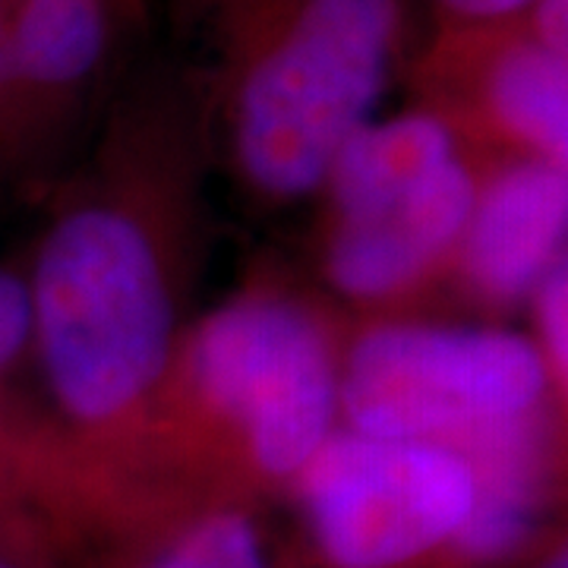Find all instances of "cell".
<instances>
[{"label": "cell", "mask_w": 568, "mask_h": 568, "mask_svg": "<svg viewBox=\"0 0 568 568\" xmlns=\"http://www.w3.org/2000/svg\"><path fill=\"white\" fill-rule=\"evenodd\" d=\"M222 44V118L244 181L297 200L379 114L402 51V0H200Z\"/></svg>", "instance_id": "6da1fadb"}, {"label": "cell", "mask_w": 568, "mask_h": 568, "mask_svg": "<svg viewBox=\"0 0 568 568\" xmlns=\"http://www.w3.org/2000/svg\"><path fill=\"white\" fill-rule=\"evenodd\" d=\"M26 284L41 373L70 420L121 424L152 398L174 351V294L136 215L111 203L70 209Z\"/></svg>", "instance_id": "7a4b0ae2"}, {"label": "cell", "mask_w": 568, "mask_h": 568, "mask_svg": "<svg viewBox=\"0 0 568 568\" xmlns=\"http://www.w3.org/2000/svg\"><path fill=\"white\" fill-rule=\"evenodd\" d=\"M549 386L547 364L528 335L383 323L347 347L338 402L354 433L465 448L540 417Z\"/></svg>", "instance_id": "3957f363"}, {"label": "cell", "mask_w": 568, "mask_h": 568, "mask_svg": "<svg viewBox=\"0 0 568 568\" xmlns=\"http://www.w3.org/2000/svg\"><path fill=\"white\" fill-rule=\"evenodd\" d=\"M186 383L275 484H294L332 439L342 402V357L325 323L301 301L256 291L196 328L186 347Z\"/></svg>", "instance_id": "277c9868"}, {"label": "cell", "mask_w": 568, "mask_h": 568, "mask_svg": "<svg viewBox=\"0 0 568 568\" xmlns=\"http://www.w3.org/2000/svg\"><path fill=\"white\" fill-rule=\"evenodd\" d=\"M313 568H446L477 503L465 452L335 429L291 484Z\"/></svg>", "instance_id": "5b68a950"}, {"label": "cell", "mask_w": 568, "mask_h": 568, "mask_svg": "<svg viewBox=\"0 0 568 568\" xmlns=\"http://www.w3.org/2000/svg\"><path fill=\"white\" fill-rule=\"evenodd\" d=\"M480 190L467 159L443 168L395 203L335 224L325 275L351 301H388L455 253Z\"/></svg>", "instance_id": "8992f818"}, {"label": "cell", "mask_w": 568, "mask_h": 568, "mask_svg": "<svg viewBox=\"0 0 568 568\" xmlns=\"http://www.w3.org/2000/svg\"><path fill=\"white\" fill-rule=\"evenodd\" d=\"M566 164L518 155L480 181L458 256L477 294L508 304L566 263Z\"/></svg>", "instance_id": "52a82bcc"}, {"label": "cell", "mask_w": 568, "mask_h": 568, "mask_svg": "<svg viewBox=\"0 0 568 568\" xmlns=\"http://www.w3.org/2000/svg\"><path fill=\"white\" fill-rule=\"evenodd\" d=\"M446 63H458L467 102L487 130L525 159L568 164V58L530 39L525 22L511 29L506 20L458 26Z\"/></svg>", "instance_id": "ba28073f"}, {"label": "cell", "mask_w": 568, "mask_h": 568, "mask_svg": "<svg viewBox=\"0 0 568 568\" xmlns=\"http://www.w3.org/2000/svg\"><path fill=\"white\" fill-rule=\"evenodd\" d=\"M92 568H294L241 503L118 508L95 518Z\"/></svg>", "instance_id": "9c48e42d"}, {"label": "cell", "mask_w": 568, "mask_h": 568, "mask_svg": "<svg viewBox=\"0 0 568 568\" xmlns=\"http://www.w3.org/2000/svg\"><path fill=\"white\" fill-rule=\"evenodd\" d=\"M114 32L118 0H7V104L77 99Z\"/></svg>", "instance_id": "30bf717a"}, {"label": "cell", "mask_w": 568, "mask_h": 568, "mask_svg": "<svg viewBox=\"0 0 568 568\" xmlns=\"http://www.w3.org/2000/svg\"><path fill=\"white\" fill-rule=\"evenodd\" d=\"M458 159H465L462 133L443 111L376 114L338 149L323 186L345 222L402 200Z\"/></svg>", "instance_id": "8fae6325"}, {"label": "cell", "mask_w": 568, "mask_h": 568, "mask_svg": "<svg viewBox=\"0 0 568 568\" xmlns=\"http://www.w3.org/2000/svg\"><path fill=\"white\" fill-rule=\"evenodd\" d=\"M537 304V338L534 345L540 351L549 369L552 386H566L568 369V275L566 263H559L534 291Z\"/></svg>", "instance_id": "7c38bea8"}, {"label": "cell", "mask_w": 568, "mask_h": 568, "mask_svg": "<svg viewBox=\"0 0 568 568\" xmlns=\"http://www.w3.org/2000/svg\"><path fill=\"white\" fill-rule=\"evenodd\" d=\"M29 345H32L29 284L13 272L0 268V373L17 364V357Z\"/></svg>", "instance_id": "4fadbf2b"}, {"label": "cell", "mask_w": 568, "mask_h": 568, "mask_svg": "<svg viewBox=\"0 0 568 568\" xmlns=\"http://www.w3.org/2000/svg\"><path fill=\"white\" fill-rule=\"evenodd\" d=\"M547 51L568 58V0H530L528 10L518 17Z\"/></svg>", "instance_id": "5bb4252c"}, {"label": "cell", "mask_w": 568, "mask_h": 568, "mask_svg": "<svg viewBox=\"0 0 568 568\" xmlns=\"http://www.w3.org/2000/svg\"><path fill=\"white\" fill-rule=\"evenodd\" d=\"M448 22L458 26H487L521 17L530 0H429Z\"/></svg>", "instance_id": "9a60e30c"}, {"label": "cell", "mask_w": 568, "mask_h": 568, "mask_svg": "<svg viewBox=\"0 0 568 568\" xmlns=\"http://www.w3.org/2000/svg\"><path fill=\"white\" fill-rule=\"evenodd\" d=\"M511 568H568V547L566 534L549 530L544 540H537L534 547L515 562Z\"/></svg>", "instance_id": "2e32d148"}, {"label": "cell", "mask_w": 568, "mask_h": 568, "mask_svg": "<svg viewBox=\"0 0 568 568\" xmlns=\"http://www.w3.org/2000/svg\"><path fill=\"white\" fill-rule=\"evenodd\" d=\"M0 568H41L39 549L17 544L10 534L0 530Z\"/></svg>", "instance_id": "e0dca14e"}, {"label": "cell", "mask_w": 568, "mask_h": 568, "mask_svg": "<svg viewBox=\"0 0 568 568\" xmlns=\"http://www.w3.org/2000/svg\"><path fill=\"white\" fill-rule=\"evenodd\" d=\"M0 108H7V0H0Z\"/></svg>", "instance_id": "ac0fdd59"}]
</instances>
